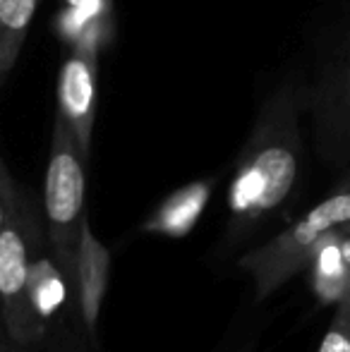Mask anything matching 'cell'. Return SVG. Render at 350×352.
<instances>
[{
  "label": "cell",
  "mask_w": 350,
  "mask_h": 352,
  "mask_svg": "<svg viewBox=\"0 0 350 352\" xmlns=\"http://www.w3.org/2000/svg\"><path fill=\"white\" fill-rule=\"evenodd\" d=\"M36 8L39 0H0V74L17 63Z\"/></svg>",
  "instance_id": "8fae6325"
},
{
  "label": "cell",
  "mask_w": 350,
  "mask_h": 352,
  "mask_svg": "<svg viewBox=\"0 0 350 352\" xmlns=\"http://www.w3.org/2000/svg\"><path fill=\"white\" fill-rule=\"evenodd\" d=\"M0 352H3V343H0Z\"/></svg>",
  "instance_id": "ac0fdd59"
},
{
  "label": "cell",
  "mask_w": 350,
  "mask_h": 352,
  "mask_svg": "<svg viewBox=\"0 0 350 352\" xmlns=\"http://www.w3.org/2000/svg\"><path fill=\"white\" fill-rule=\"evenodd\" d=\"M305 271L319 305H350V226L329 232Z\"/></svg>",
  "instance_id": "9c48e42d"
},
{
  "label": "cell",
  "mask_w": 350,
  "mask_h": 352,
  "mask_svg": "<svg viewBox=\"0 0 350 352\" xmlns=\"http://www.w3.org/2000/svg\"><path fill=\"white\" fill-rule=\"evenodd\" d=\"M65 3V8H82V5L91 3V0H63Z\"/></svg>",
  "instance_id": "9a60e30c"
},
{
  "label": "cell",
  "mask_w": 350,
  "mask_h": 352,
  "mask_svg": "<svg viewBox=\"0 0 350 352\" xmlns=\"http://www.w3.org/2000/svg\"><path fill=\"white\" fill-rule=\"evenodd\" d=\"M19 199V195H12V197H0V230L5 228V223H8L10 213H12V206L14 201Z\"/></svg>",
  "instance_id": "5bb4252c"
},
{
  "label": "cell",
  "mask_w": 350,
  "mask_h": 352,
  "mask_svg": "<svg viewBox=\"0 0 350 352\" xmlns=\"http://www.w3.org/2000/svg\"><path fill=\"white\" fill-rule=\"evenodd\" d=\"M350 226V187L338 182L329 197L314 204L305 216L238 259V266L254 283V297L266 300L295 274L307 269L317 247L329 232Z\"/></svg>",
  "instance_id": "7a4b0ae2"
},
{
  "label": "cell",
  "mask_w": 350,
  "mask_h": 352,
  "mask_svg": "<svg viewBox=\"0 0 350 352\" xmlns=\"http://www.w3.org/2000/svg\"><path fill=\"white\" fill-rule=\"evenodd\" d=\"M98 46L101 34L89 32L72 38V48L58 79V116L70 125L82 151L91 153L94 118H96Z\"/></svg>",
  "instance_id": "277c9868"
},
{
  "label": "cell",
  "mask_w": 350,
  "mask_h": 352,
  "mask_svg": "<svg viewBox=\"0 0 350 352\" xmlns=\"http://www.w3.org/2000/svg\"><path fill=\"white\" fill-rule=\"evenodd\" d=\"M70 290V276L65 274L61 261L56 259L53 250L48 252L41 242H34L22 314H19L14 333L8 338L10 343L17 345V348H27V345L41 340L56 321V316L61 314Z\"/></svg>",
  "instance_id": "5b68a950"
},
{
  "label": "cell",
  "mask_w": 350,
  "mask_h": 352,
  "mask_svg": "<svg viewBox=\"0 0 350 352\" xmlns=\"http://www.w3.org/2000/svg\"><path fill=\"white\" fill-rule=\"evenodd\" d=\"M338 182H341V185H348L350 187V166L346 168V170H343V177Z\"/></svg>",
  "instance_id": "2e32d148"
},
{
  "label": "cell",
  "mask_w": 350,
  "mask_h": 352,
  "mask_svg": "<svg viewBox=\"0 0 350 352\" xmlns=\"http://www.w3.org/2000/svg\"><path fill=\"white\" fill-rule=\"evenodd\" d=\"M319 153L338 168L350 166V36L312 98Z\"/></svg>",
  "instance_id": "8992f818"
},
{
  "label": "cell",
  "mask_w": 350,
  "mask_h": 352,
  "mask_svg": "<svg viewBox=\"0 0 350 352\" xmlns=\"http://www.w3.org/2000/svg\"><path fill=\"white\" fill-rule=\"evenodd\" d=\"M317 352H350V305L333 307V319Z\"/></svg>",
  "instance_id": "7c38bea8"
},
{
  "label": "cell",
  "mask_w": 350,
  "mask_h": 352,
  "mask_svg": "<svg viewBox=\"0 0 350 352\" xmlns=\"http://www.w3.org/2000/svg\"><path fill=\"white\" fill-rule=\"evenodd\" d=\"M211 197V182H192L173 192L144 223L142 230L166 237H185L197 226L206 201Z\"/></svg>",
  "instance_id": "30bf717a"
},
{
  "label": "cell",
  "mask_w": 350,
  "mask_h": 352,
  "mask_svg": "<svg viewBox=\"0 0 350 352\" xmlns=\"http://www.w3.org/2000/svg\"><path fill=\"white\" fill-rule=\"evenodd\" d=\"M111 250L96 237L87 216L80 226V237H77L75 254H72L70 285L80 319L91 338H96L98 316H101V307L106 300L108 283H111Z\"/></svg>",
  "instance_id": "ba28073f"
},
{
  "label": "cell",
  "mask_w": 350,
  "mask_h": 352,
  "mask_svg": "<svg viewBox=\"0 0 350 352\" xmlns=\"http://www.w3.org/2000/svg\"><path fill=\"white\" fill-rule=\"evenodd\" d=\"M12 195H17V187L10 180L8 168H5L3 158H0V197H12Z\"/></svg>",
  "instance_id": "4fadbf2b"
},
{
  "label": "cell",
  "mask_w": 350,
  "mask_h": 352,
  "mask_svg": "<svg viewBox=\"0 0 350 352\" xmlns=\"http://www.w3.org/2000/svg\"><path fill=\"white\" fill-rule=\"evenodd\" d=\"M87 161L89 156L77 144L75 132L56 113L43 180V216L48 245L67 276L72 269L80 226L87 218Z\"/></svg>",
  "instance_id": "3957f363"
},
{
  "label": "cell",
  "mask_w": 350,
  "mask_h": 352,
  "mask_svg": "<svg viewBox=\"0 0 350 352\" xmlns=\"http://www.w3.org/2000/svg\"><path fill=\"white\" fill-rule=\"evenodd\" d=\"M3 352H10V350H8V348H5V345H3Z\"/></svg>",
  "instance_id": "e0dca14e"
},
{
  "label": "cell",
  "mask_w": 350,
  "mask_h": 352,
  "mask_svg": "<svg viewBox=\"0 0 350 352\" xmlns=\"http://www.w3.org/2000/svg\"><path fill=\"white\" fill-rule=\"evenodd\" d=\"M300 91L278 87L262 106L235 166L228 211L235 228H250L293 197L303 173Z\"/></svg>",
  "instance_id": "6da1fadb"
},
{
  "label": "cell",
  "mask_w": 350,
  "mask_h": 352,
  "mask_svg": "<svg viewBox=\"0 0 350 352\" xmlns=\"http://www.w3.org/2000/svg\"><path fill=\"white\" fill-rule=\"evenodd\" d=\"M34 230L22 201H14L8 223L0 230V326L12 336L22 314L24 290L29 278V259L34 247Z\"/></svg>",
  "instance_id": "52a82bcc"
}]
</instances>
